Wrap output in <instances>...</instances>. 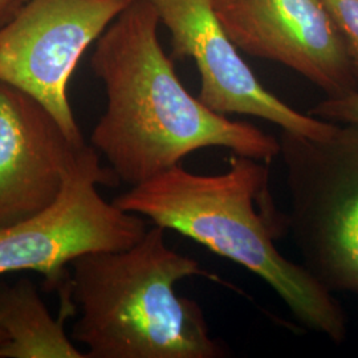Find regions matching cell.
<instances>
[{"label":"cell","instance_id":"obj_1","mask_svg":"<svg viewBox=\"0 0 358 358\" xmlns=\"http://www.w3.org/2000/svg\"><path fill=\"white\" fill-rule=\"evenodd\" d=\"M159 23L149 0H134L97 40L90 65L103 81L106 108L90 145L130 187L206 148L271 164L280 141L192 96L159 43Z\"/></svg>","mask_w":358,"mask_h":358},{"label":"cell","instance_id":"obj_2","mask_svg":"<svg viewBox=\"0 0 358 358\" xmlns=\"http://www.w3.org/2000/svg\"><path fill=\"white\" fill-rule=\"evenodd\" d=\"M113 203L251 271L304 327L336 344L345 340V312L332 292L275 244L288 220L272 202L267 162L232 154L220 174L192 173L179 164L131 186Z\"/></svg>","mask_w":358,"mask_h":358},{"label":"cell","instance_id":"obj_3","mask_svg":"<svg viewBox=\"0 0 358 358\" xmlns=\"http://www.w3.org/2000/svg\"><path fill=\"white\" fill-rule=\"evenodd\" d=\"M69 292L77 316L72 338L88 358H222L205 313L176 284L192 276L217 280L166 243L154 224L120 251L90 252L71 264Z\"/></svg>","mask_w":358,"mask_h":358},{"label":"cell","instance_id":"obj_4","mask_svg":"<svg viewBox=\"0 0 358 358\" xmlns=\"http://www.w3.org/2000/svg\"><path fill=\"white\" fill-rule=\"evenodd\" d=\"M279 141L303 266L331 292L358 294V127L325 140L282 130Z\"/></svg>","mask_w":358,"mask_h":358},{"label":"cell","instance_id":"obj_5","mask_svg":"<svg viewBox=\"0 0 358 358\" xmlns=\"http://www.w3.org/2000/svg\"><path fill=\"white\" fill-rule=\"evenodd\" d=\"M120 183L92 145L81 146L59 198L38 214L0 227V278L36 272L47 291L59 294L69 284V267L78 256L120 251L140 242L148 231L143 217L106 202L99 192V186Z\"/></svg>","mask_w":358,"mask_h":358},{"label":"cell","instance_id":"obj_6","mask_svg":"<svg viewBox=\"0 0 358 358\" xmlns=\"http://www.w3.org/2000/svg\"><path fill=\"white\" fill-rule=\"evenodd\" d=\"M134 0H26L0 26V83L41 103L84 145L68 84L81 56Z\"/></svg>","mask_w":358,"mask_h":358},{"label":"cell","instance_id":"obj_7","mask_svg":"<svg viewBox=\"0 0 358 358\" xmlns=\"http://www.w3.org/2000/svg\"><path fill=\"white\" fill-rule=\"evenodd\" d=\"M171 35L176 57L198 68V99L219 115H245L313 140L332 137L338 125L304 115L266 90L217 20L210 0H149Z\"/></svg>","mask_w":358,"mask_h":358},{"label":"cell","instance_id":"obj_8","mask_svg":"<svg viewBox=\"0 0 358 358\" xmlns=\"http://www.w3.org/2000/svg\"><path fill=\"white\" fill-rule=\"evenodd\" d=\"M235 45L285 65L328 97L357 90L343 36L324 0H210Z\"/></svg>","mask_w":358,"mask_h":358},{"label":"cell","instance_id":"obj_9","mask_svg":"<svg viewBox=\"0 0 358 358\" xmlns=\"http://www.w3.org/2000/svg\"><path fill=\"white\" fill-rule=\"evenodd\" d=\"M84 145L34 97L0 83V227L51 206Z\"/></svg>","mask_w":358,"mask_h":358},{"label":"cell","instance_id":"obj_10","mask_svg":"<svg viewBox=\"0 0 358 358\" xmlns=\"http://www.w3.org/2000/svg\"><path fill=\"white\" fill-rule=\"evenodd\" d=\"M60 299L62 312L53 319L29 279L0 280V358H88L65 333V320L75 313L69 291Z\"/></svg>","mask_w":358,"mask_h":358},{"label":"cell","instance_id":"obj_11","mask_svg":"<svg viewBox=\"0 0 358 358\" xmlns=\"http://www.w3.org/2000/svg\"><path fill=\"white\" fill-rule=\"evenodd\" d=\"M338 28L358 80V0H324Z\"/></svg>","mask_w":358,"mask_h":358},{"label":"cell","instance_id":"obj_12","mask_svg":"<svg viewBox=\"0 0 358 358\" xmlns=\"http://www.w3.org/2000/svg\"><path fill=\"white\" fill-rule=\"evenodd\" d=\"M308 113L334 124L358 127V90L344 96L327 97Z\"/></svg>","mask_w":358,"mask_h":358},{"label":"cell","instance_id":"obj_13","mask_svg":"<svg viewBox=\"0 0 358 358\" xmlns=\"http://www.w3.org/2000/svg\"><path fill=\"white\" fill-rule=\"evenodd\" d=\"M26 0H0V26L7 22Z\"/></svg>","mask_w":358,"mask_h":358},{"label":"cell","instance_id":"obj_14","mask_svg":"<svg viewBox=\"0 0 358 358\" xmlns=\"http://www.w3.org/2000/svg\"><path fill=\"white\" fill-rule=\"evenodd\" d=\"M4 343H6V336L0 332V346L3 345Z\"/></svg>","mask_w":358,"mask_h":358}]
</instances>
